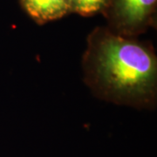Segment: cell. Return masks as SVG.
<instances>
[{"label":"cell","mask_w":157,"mask_h":157,"mask_svg":"<svg viewBox=\"0 0 157 157\" xmlns=\"http://www.w3.org/2000/svg\"><path fill=\"white\" fill-rule=\"evenodd\" d=\"M20 4L39 25L59 19L72 12V0H20Z\"/></svg>","instance_id":"cell-3"},{"label":"cell","mask_w":157,"mask_h":157,"mask_svg":"<svg viewBox=\"0 0 157 157\" xmlns=\"http://www.w3.org/2000/svg\"><path fill=\"white\" fill-rule=\"evenodd\" d=\"M86 85L102 101L154 109L157 101V57L153 45L107 26L92 31L82 57Z\"/></svg>","instance_id":"cell-1"},{"label":"cell","mask_w":157,"mask_h":157,"mask_svg":"<svg viewBox=\"0 0 157 157\" xmlns=\"http://www.w3.org/2000/svg\"><path fill=\"white\" fill-rule=\"evenodd\" d=\"M157 0H109L102 14L115 33L138 38L155 20Z\"/></svg>","instance_id":"cell-2"},{"label":"cell","mask_w":157,"mask_h":157,"mask_svg":"<svg viewBox=\"0 0 157 157\" xmlns=\"http://www.w3.org/2000/svg\"><path fill=\"white\" fill-rule=\"evenodd\" d=\"M109 0H72V12L84 17L102 13Z\"/></svg>","instance_id":"cell-4"}]
</instances>
